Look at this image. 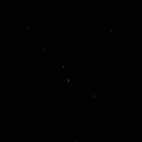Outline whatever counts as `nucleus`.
Listing matches in <instances>:
<instances>
[]
</instances>
